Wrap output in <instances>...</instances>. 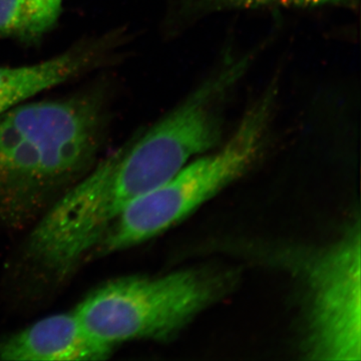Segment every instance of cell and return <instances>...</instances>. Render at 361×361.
Returning <instances> with one entry per match:
<instances>
[{"mask_svg": "<svg viewBox=\"0 0 361 361\" xmlns=\"http://www.w3.org/2000/svg\"><path fill=\"white\" fill-rule=\"evenodd\" d=\"M110 123L104 89L0 116V227L20 229L94 166Z\"/></svg>", "mask_w": 361, "mask_h": 361, "instance_id": "6da1fadb", "label": "cell"}, {"mask_svg": "<svg viewBox=\"0 0 361 361\" xmlns=\"http://www.w3.org/2000/svg\"><path fill=\"white\" fill-rule=\"evenodd\" d=\"M280 85L278 73L249 102L231 135L218 148L196 157L167 182L133 202L109 226L92 253L109 255L158 236L248 173L269 145Z\"/></svg>", "mask_w": 361, "mask_h": 361, "instance_id": "7a4b0ae2", "label": "cell"}, {"mask_svg": "<svg viewBox=\"0 0 361 361\" xmlns=\"http://www.w3.org/2000/svg\"><path fill=\"white\" fill-rule=\"evenodd\" d=\"M360 235L357 218L326 245L268 249L271 264L298 282L305 360H361Z\"/></svg>", "mask_w": 361, "mask_h": 361, "instance_id": "3957f363", "label": "cell"}, {"mask_svg": "<svg viewBox=\"0 0 361 361\" xmlns=\"http://www.w3.org/2000/svg\"><path fill=\"white\" fill-rule=\"evenodd\" d=\"M234 283L232 272L212 268L122 277L90 292L75 311L92 336L114 348L133 341H169Z\"/></svg>", "mask_w": 361, "mask_h": 361, "instance_id": "277c9868", "label": "cell"}, {"mask_svg": "<svg viewBox=\"0 0 361 361\" xmlns=\"http://www.w3.org/2000/svg\"><path fill=\"white\" fill-rule=\"evenodd\" d=\"M122 40V32H111L35 65L0 66V116L44 90L104 66Z\"/></svg>", "mask_w": 361, "mask_h": 361, "instance_id": "5b68a950", "label": "cell"}, {"mask_svg": "<svg viewBox=\"0 0 361 361\" xmlns=\"http://www.w3.org/2000/svg\"><path fill=\"white\" fill-rule=\"evenodd\" d=\"M114 346L85 329L75 311L42 318L0 342V360L89 361L111 357Z\"/></svg>", "mask_w": 361, "mask_h": 361, "instance_id": "8992f818", "label": "cell"}, {"mask_svg": "<svg viewBox=\"0 0 361 361\" xmlns=\"http://www.w3.org/2000/svg\"><path fill=\"white\" fill-rule=\"evenodd\" d=\"M360 0H167L164 28L178 37L214 14L261 8L315 9L324 7L355 11Z\"/></svg>", "mask_w": 361, "mask_h": 361, "instance_id": "52a82bcc", "label": "cell"}, {"mask_svg": "<svg viewBox=\"0 0 361 361\" xmlns=\"http://www.w3.org/2000/svg\"><path fill=\"white\" fill-rule=\"evenodd\" d=\"M63 0H0V37L32 42L58 21Z\"/></svg>", "mask_w": 361, "mask_h": 361, "instance_id": "ba28073f", "label": "cell"}]
</instances>
